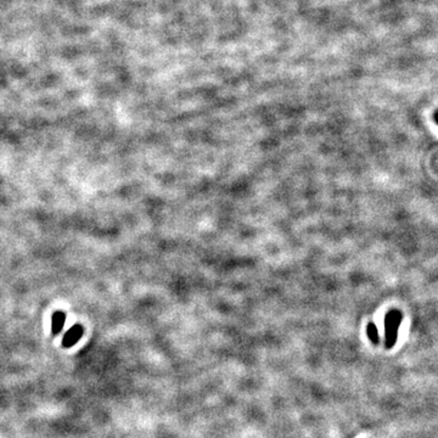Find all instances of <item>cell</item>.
I'll return each mask as SVG.
<instances>
[{
	"label": "cell",
	"mask_w": 438,
	"mask_h": 438,
	"mask_svg": "<svg viewBox=\"0 0 438 438\" xmlns=\"http://www.w3.org/2000/svg\"><path fill=\"white\" fill-rule=\"evenodd\" d=\"M368 336L374 343H377V342H379V331H377L376 326H375L373 323H370L368 325Z\"/></svg>",
	"instance_id": "277c9868"
},
{
	"label": "cell",
	"mask_w": 438,
	"mask_h": 438,
	"mask_svg": "<svg viewBox=\"0 0 438 438\" xmlns=\"http://www.w3.org/2000/svg\"><path fill=\"white\" fill-rule=\"evenodd\" d=\"M65 314L62 313V312H56L55 314H54L53 317V324H52V330H53V334L54 335H58L60 334V331H61L62 328H64L65 325Z\"/></svg>",
	"instance_id": "3957f363"
},
{
	"label": "cell",
	"mask_w": 438,
	"mask_h": 438,
	"mask_svg": "<svg viewBox=\"0 0 438 438\" xmlns=\"http://www.w3.org/2000/svg\"><path fill=\"white\" fill-rule=\"evenodd\" d=\"M83 335V328L80 325H74L64 337V346L65 347H72L73 344L77 343V341L82 337Z\"/></svg>",
	"instance_id": "7a4b0ae2"
},
{
	"label": "cell",
	"mask_w": 438,
	"mask_h": 438,
	"mask_svg": "<svg viewBox=\"0 0 438 438\" xmlns=\"http://www.w3.org/2000/svg\"><path fill=\"white\" fill-rule=\"evenodd\" d=\"M402 323V313L400 311L393 310L388 312L385 319V334H386V347L391 348L397 340L398 328Z\"/></svg>",
	"instance_id": "6da1fadb"
}]
</instances>
